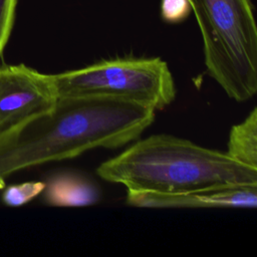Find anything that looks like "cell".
Here are the masks:
<instances>
[{"instance_id":"6da1fadb","label":"cell","mask_w":257,"mask_h":257,"mask_svg":"<svg viewBox=\"0 0 257 257\" xmlns=\"http://www.w3.org/2000/svg\"><path fill=\"white\" fill-rule=\"evenodd\" d=\"M151 107L102 97H58L47 112L0 133V188L13 174L86 151L116 149L155 120Z\"/></svg>"},{"instance_id":"7a4b0ae2","label":"cell","mask_w":257,"mask_h":257,"mask_svg":"<svg viewBox=\"0 0 257 257\" xmlns=\"http://www.w3.org/2000/svg\"><path fill=\"white\" fill-rule=\"evenodd\" d=\"M96 174L127 191L180 195L257 185V169L235 162L225 152L171 135H153L101 163Z\"/></svg>"},{"instance_id":"3957f363","label":"cell","mask_w":257,"mask_h":257,"mask_svg":"<svg viewBox=\"0 0 257 257\" xmlns=\"http://www.w3.org/2000/svg\"><path fill=\"white\" fill-rule=\"evenodd\" d=\"M203 39L208 74L226 94L246 101L257 92V26L252 0H188Z\"/></svg>"},{"instance_id":"277c9868","label":"cell","mask_w":257,"mask_h":257,"mask_svg":"<svg viewBox=\"0 0 257 257\" xmlns=\"http://www.w3.org/2000/svg\"><path fill=\"white\" fill-rule=\"evenodd\" d=\"M58 97H102L164 109L176 97L169 65L160 57H116L54 74Z\"/></svg>"},{"instance_id":"5b68a950","label":"cell","mask_w":257,"mask_h":257,"mask_svg":"<svg viewBox=\"0 0 257 257\" xmlns=\"http://www.w3.org/2000/svg\"><path fill=\"white\" fill-rule=\"evenodd\" d=\"M57 99L54 74L24 63L0 65V133L49 111Z\"/></svg>"},{"instance_id":"8992f818","label":"cell","mask_w":257,"mask_h":257,"mask_svg":"<svg viewBox=\"0 0 257 257\" xmlns=\"http://www.w3.org/2000/svg\"><path fill=\"white\" fill-rule=\"evenodd\" d=\"M125 202L132 207L153 209H255L257 185L227 187L180 195H160L126 190Z\"/></svg>"},{"instance_id":"52a82bcc","label":"cell","mask_w":257,"mask_h":257,"mask_svg":"<svg viewBox=\"0 0 257 257\" xmlns=\"http://www.w3.org/2000/svg\"><path fill=\"white\" fill-rule=\"evenodd\" d=\"M43 202L52 207H87L100 200V190L89 178L77 172L63 171L45 182Z\"/></svg>"},{"instance_id":"ba28073f","label":"cell","mask_w":257,"mask_h":257,"mask_svg":"<svg viewBox=\"0 0 257 257\" xmlns=\"http://www.w3.org/2000/svg\"><path fill=\"white\" fill-rule=\"evenodd\" d=\"M225 153L235 162L257 169L256 107H253L242 122L231 127Z\"/></svg>"},{"instance_id":"9c48e42d","label":"cell","mask_w":257,"mask_h":257,"mask_svg":"<svg viewBox=\"0 0 257 257\" xmlns=\"http://www.w3.org/2000/svg\"><path fill=\"white\" fill-rule=\"evenodd\" d=\"M44 188L45 182L41 181H28L20 184L9 185L5 188L3 187L1 200L7 207L18 208L41 195Z\"/></svg>"},{"instance_id":"30bf717a","label":"cell","mask_w":257,"mask_h":257,"mask_svg":"<svg viewBox=\"0 0 257 257\" xmlns=\"http://www.w3.org/2000/svg\"><path fill=\"white\" fill-rule=\"evenodd\" d=\"M18 0H0V58L10 38Z\"/></svg>"},{"instance_id":"8fae6325","label":"cell","mask_w":257,"mask_h":257,"mask_svg":"<svg viewBox=\"0 0 257 257\" xmlns=\"http://www.w3.org/2000/svg\"><path fill=\"white\" fill-rule=\"evenodd\" d=\"M192 11L188 0H162L161 17L168 23L184 21Z\"/></svg>"}]
</instances>
